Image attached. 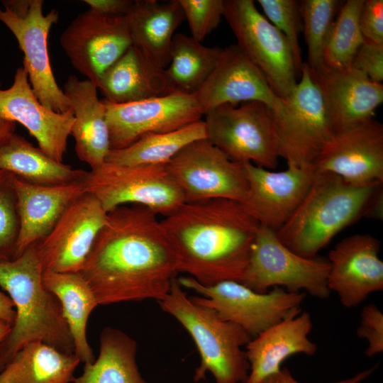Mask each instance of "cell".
<instances>
[{"instance_id": "cell-48", "label": "cell", "mask_w": 383, "mask_h": 383, "mask_svg": "<svg viewBox=\"0 0 383 383\" xmlns=\"http://www.w3.org/2000/svg\"><path fill=\"white\" fill-rule=\"evenodd\" d=\"M0 87H1V82H0Z\"/></svg>"}, {"instance_id": "cell-33", "label": "cell", "mask_w": 383, "mask_h": 383, "mask_svg": "<svg viewBox=\"0 0 383 383\" xmlns=\"http://www.w3.org/2000/svg\"><path fill=\"white\" fill-rule=\"evenodd\" d=\"M218 46L207 47L192 36L174 35L166 75L177 91L194 94L208 79L222 53Z\"/></svg>"}, {"instance_id": "cell-18", "label": "cell", "mask_w": 383, "mask_h": 383, "mask_svg": "<svg viewBox=\"0 0 383 383\" xmlns=\"http://www.w3.org/2000/svg\"><path fill=\"white\" fill-rule=\"evenodd\" d=\"M248 189L240 202L260 226L278 230L292 216L307 193L316 176L313 165L287 163L274 172L251 162H243Z\"/></svg>"}, {"instance_id": "cell-34", "label": "cell", "mask_w": 383, "mask_h": 383, "mask_svg": "<svg viewBox=\"0 0 383 383\" xmlns=\"http://www.w3.org/2000/svg\"><path fill=\"white\" fill-rule=\"evenodd\" d=\"M363 3L364 0H348L342 4L324 47L325 67L333 70L351 67L364 41L359 23Z\"/></svg>"}, {"instance_id": "cell-14", "label": "cell", "mask_w": 383, "mask_h": 383, "mask_svg": "<svg viewBox=\"0 0 383 383\" xmlns=\"http://www.w3.org/2000/svg\"><path fill=\"white\" fill-rule=\"evenodd\" d=\"M60 44L74 68L98 87L103 74L132 42L125 16L89 9L73 18L62 33Z\"/></svg>"}, {"instance_id": "cell-25", "label": "cell", "mask_w": 383, "mask_h": 383, "mask_svg": "<svg viewBox=\"0 0 383 383\" xmlns=\"http://www.w3.org/2000/svg\"><path fill=\"white\" fill-rule=\"evenodd\" d=\"M300 81L284 99L296 124L294 153L290 162L296 166L313 165L323 146L335 133L323 96L304 62Z\"/></svg>"}, {"instance_id": "cell-5", "label": "cell", "mask_w": 383, "mask_h": 383, "mask_svg": "<svg viewBox=\"0 0 383 383\" xmlns=\"http://www.w3.org/2000/svg\"><path fill=\"white\" fill-rule=\"evenodd\" d=\"M157 302L184 328L196 346L200 364L195 381L209 372L216 383L247 382L250 365L243 348L251 335L213 309L188 297L177 278L165 297Z\"/></svg>"}, {"instance_id": "cell-17", "label": "cell", "mask_w": 383, "mask_h": 383, "mask_svg": "<svg viewBox=\"0 0 383 383\" xmlns=\"http://www.w3.org/2000/svg\"><path fill=\"white\" fill-rule=\"evenodd\" d=\"M316 173L354 185L383 183V126L371 118L336 132L313 162Z\"/></svg>"}, {"instance_id": "cell-9", "label": "cell", "mask_w": 383, "mask_h": 383, "mask_svg": "<svg viewBox=\"0 0 383 383\" xmlns=\"http://www.w3.org/2000/svg\"><path fill=\"white\" fill-rule=\"evenodd\" d=\"M85 192L108 213L128 204L167 216L185 202L165 165H121L105 162L83 179Z\"/></svg>"}, {"instance_id": "cell-10", "label": "cell", "mask_w": 383, "mask_h": 383, "mask_svg": "<svg viewBox=\"0 0 383 383\" xmlns=\"http://www.w3.org/2000/svg\"><path fill=\"white\" fill-rule=\"evenodd\" d=\"M177 281L183 288L201 296L192 299L215 310L223 319L245 330L252 338L272 326L301 312L306 293L274 287L259 293L236 281H225L211 286L199 284L189 276Z\"/></svg>"}, {"instance_id": "cell-40", "label": "cell", "mask_w": 383, "mask_h": 383, "mask_svg": "<svg viewBox=\"0 0 383 383\" xmlns=\"http://www.w3.org/2000/svg\"><path fill=\"white\" fill-rule=\"evenodd\" d=\"M351 67L362 72L374 82L383 81V44L364 38Z\"/></svg>"}, {"instance_id": "cell-36", "label": "cell", "mask_w": 383, "mask_h": 383, "mask_svg": "<svg viewBox=\"0 0 383 383\" xmlns=\"http://www.w3.org/2000/svg\"><path fill=\"white\" fill-rule=\"evenodd\" d=\"M266 18L287 38L293 53L299 75L304 62L299 43L301 30L299 1L295 0H258Z\"/></svg>"}, {"instance_id": "cell-28", "label": "cell", "mask_w": 383, "mask_h": 383, "mask_svg": "<svg viewBox=\"0 0 383 383\" xmlns=\"http://www.w3.org/2000/svg\"><path fill=\"white\" fill-rule=\"evenodd\" d=\"M43 283L59 300L73 339L74 354L84 364L95 357L87 338V325L98 306L94 294L80 272H43Z\"/></svg>"}, {"instance_id": "cell-19", "label": "cell", "mask_w": 383, "mask_h": 383, "mask_svg": "<svg viewBox=\"0 0 383 383\" xmlns=\"http://www.w3.org/2000/svg\"><path fill=\"white\" fill-rule=\"evenodd\" d=\"M380 243L368 234L350 235L328 252V289L346 308H354L373 292L383 289Z\"/></svg>"}, {"instance_id": "cell-8", "label": "cell", "mask_w": 383, "mask_h": 383, "mask_svg": "<svg viewBox=\"0 0 383 383\" xmlns=\"http://www.w3.org/2000/svg\"><path fill=\"white\" fill-rule=\"evenodd\" d=\"M1 4L0 21L23 53V68L36 97L54 111L70 110V102L55 78L48 51L49 33L58 21V11L53 9L45 14L43 0H3Z\"/></svg>"}, {"instance_id": "cell-38", "label": "cell", "mask_w": 383, "mask_h": 383, "mask_svg": "<svg viewBox=\"0 0 383 383\" xmlns=\"http://www.w3.org/2000/svg\"><path fill=\"white\" fill-rule=\"evenodd\" d=\"M187 20L191 36L201 42L223 17V0H178Z\"/></svg>"}, {"instance_id": "cell-2", "label": "cell", "mask_w": 383, "mask_h": 383, "mask_svg": "<svg viewBox=\"0 0 383 383\" xmlns=\"http://www.w3.org/2000/svg\"><path fill=\"white\" fill-rule=\"evenodd\" d=\"M160 224L178 272L204 286L242 282L260 226L239 201L224 199L184 202Z\"/></svg>"}, {"instance_id": "cell-26", "label": "cell", "mask_w": 383, "mask_h": 383, "mask_svg": "<svg viewBox=\"0 0 383 383\" xmlns=\"http://www.w3.org/2000/svg\"><path fill=\"white\" fill-rule=\"evenodd\" d=\"M97 87L103 99L115 104L140 101L177 91L165 70L152 62L133 45L103 74Z\"/></svg>"}, {"instance_id": "cell-32", "label": "cell", "mask_w": 383, "mask_h": 383, "mask_svg": "<svg viewBox=\"0 0 383 383\" xmlns=\"http://www.w3.org/2000/svg\"><path fill=\"white\" fill-rule=\"evenodd\" d=\"M206 138L201 119L181 128L143 135L130 145L110 150L106 162L121 165H166L188 144Z\"/></svg>"}, {"instance_id": "cell-1", "label": "cell", "mask_w": 383, "mask_h": 383, "mask_svg": "<svg viewBox=\"0 0 383 383\" xmlns=\"http://www.w3.org/2000/svg\"><path fill=\"white\" fill-rule=\"evenodd\" d=\"M157 215L123 205L108 212L79 272L98 305L165 297L178 272L174 251Z\"/></svg>"}, {"instance_id": "cell-16", "label": "cell", "mask_w": 383, "mask_h": 383, "mask_svg": "<svg viewBox=\"0 0 383 383\" xmlns=\"http://www.w3.org/2000/svg\"><path fill=\"white\" fill-rule=\"evenodd\" d=\"M107 216L90 194L74 200L51 231L35 243L43 272H79Z\"/></svg>"}, {"instance_id": "cell-31", "label": "cell", "mask_w": 383, "mask_h": 383, "mask_svg": "<svg viewBox=\"0 0 383 383\" xmlns=\"http://www.w3.org/2000/svg\"><path fill=\"white\" fill-rule=\"evenodd\" d=\"M137 343L123 331L107 327L99 337V354L84 364L82 374L74 383H148L136 362Z\"/></svg>"}, {"instance_id": "cell-7", "label": "cell", "mask_w": 383, "mask_h": 383, "mask_svg": "<svg viewBox=\"0 0 383 383\" xmlns=\"http://www.w3.org/2000/svg\"><path fill=\"white\" fill-rule=\"evenodd\" d=\"M194 95L204 115L226 104L262 102L273 111L279 141L288 143L294 135L295 121L284 100L237 44L223 48L215 68Z\"/></svg>"}, {"instance_id": "cell-11", "label": "cell", "mask_w": 383, "mask_h": 383, "mask_svg": "<svg viewBox=\"0 0 383 383\" xmlns=\"http://www.w3.org/2000/svg\"><path fill=\"white\" fill-rule=\"evenodd\" d=\"M223 18L237 45L260 70L274 92L289 97L299 75L284 35L255 6L252 0H223Z\"/></svg>"}, {"instance_id": "cell-12", "label": "cell", "mask_w": 383, "mask_h": 383, "mask_svg": "<svg viewBox=\"0 0 383 383\" xmlns=\"http://www.w3.org/2000/svg\"><path fill=\"white\" fill-rule=\"evenodd\" d=\"M329 270L328 260L295 253L278 239L275 231L260 226L241 283L259 293L282 287L326 299L330 294Z\"/></svg>"}, {"instance_id": "cell-45", "label": "cell", "mask_w": 383, "mask_h": 383, "mask_svg": "<svg viewBox=\"0 0 383 383\" xmlns=\"http://www.w3.org/2000/svg\"><path fill=\"white\" fill-rule=\"evenodd\" d=\"M15 317L16 310L11 299L0 290V320L12 325Z\"/></svg>"}, {"instance_id": "cell-43", "label": "cell", "mask_w": 383, "mask_h": 383, "mask_svg": "<svg viewBox=\"0 0 383 383\" xmlns=\"http://www.w3.org/2000/svg\"><path fill=\"white\" fill-rule=\"evenodd\" d=\"M90 9L109 16H126L133 1L131 0H84Z\"/></svg>"}, {"instance_id": "cell-4", "label": "cell", "mask_w": 383, "mask_h": 383, "mask_svg": "<svg viewBox=\"0 0 383 383\" xmlns=\"http://www.w3.org/2000/svg\"><path fill=\"white\" fill-rule=\"evenodd\" d=\"M382 184L354 185L330 173H316L307 193L289 219L275 231L295 253L316 257L342 229L364 215Z\"/></svg>"}, {"instance_id": "cell-37", "label": "cell", "mask_w": 383, "mask_h": 383, "mask_svg": "<svg viewBox=\"0 0 383 383\" xmlns=\"http://www.w3.org/2000/svg\"><path fill=\"white\" fill-rule=\"evenodd\" d=\"M13 174L0 170V262L13 259L19 230Z\"/></svg>"}, {"instance_id": "cell-23", "label": "cell", "mask_w": 383, "mask_h": 383, "mask_svg": "<svg viewBox=\"0 0 383 383\" xmlns=\"http://www.w3.org/2000/svg\"><path fill=\"white\" fill-rule=\"evenodd\" d=\"M97 89L91 81L74 74L68 76L62 89L74 113L70 135L75 152L91 170L104 164L111 150L106 107L98 98Z\"/></svg>"}, {"instance_id": "cell-30", "label": "cell", "mask_w": 383, "mask_h": 383, "mask_svg": "<svg viewBox=\"0 0 383 383\" xmlns=\"http://www.w3.org/2000/svg\"><path fill=\"white\" fill-rule=\"evenodd\" d=\"M40 341L23 345L0 372V383H70L80 362Z\"/></svg>"}, {"instance_id": "cell-42", "label": "cell", "mask_w": 383, "mask_h": 383, "mask_svg": "<svg viewBox=\"0 0 383 383\" xmlns=\"http://www.w3.org/2000/svg\"><path fill=\"white\" fill-rule=\"evenodd\" d=\"M376 367H372L360 372L357 373L354 376L337 382L331 383H360L367 378L375 370ZM260 383H301L297 381L292 374L291 372L287 368H281L279 371L274 373L264 379Z\"/></svg>"}, {"instance_id": "cell-15", "label": "cell", "mask_w": 383, "mask_h": 383, "mask_svg": "<svg viewBox=\"0 0 383 383\" xmlns=\"http://www.w3.org/2000/svg\"><path fill=\"white\" fill-rule=\"evenodd\" d=\"M102 101L106 107L111 150L126 148L146 134L181 128L204 116L195 95L179 91L123 104Z\"/></svg>"}, {"instance_id": "cell-41", "label": "cell", "mask_w": 383, "mask_h": 383, "mask_svg": "<svg viewBox=\"0 0 383 383\" xmlns=\"http://www.w3.org/2000/svg\"><path fill=\"white\" fill-rule=\"evenodd\" d=\"M359 23L364 38L383 44V1L364 0Z\"/></svg>"}, {"instance_id": "cell-46", "label": "cell", "mask_w": 383, "mask_h": 383, "mask_svg": "<svg viewBox=\"0 0 383 383\" xmlns=\"http://www.w3.org/2000/svg\"><path fill=\"white\" fill-rule=\"evenodd\" d=\"M16 123L3 118L0 115V143L14 133Z\"/></svg>"}, {"instance_id": "cell-47", "label": "cell", "mask_w": 383, "mask_h": 383, "mask_svg": "<svg viewBox=\"0 0 383 383\" xmlns=\"http://www.w3.org/2000/svg\"><path fill=\"white\" fill-rule=\"evenodd\" d=\"M12 325L5 321L0 320V344L9 334Z\"/></svg>"}, {"instance_id": "cell-21", "label": "cell", "mask_w": 383, "mask_h": 383, "mask_svg": "<svg viewBox=\"0 0 383 383\" xmlns=\"http://www.w3.org/2000/svg\"><path fill=\"white\" fill-rule=\"evenodd\" d=\"M309 72L323 96L335 133L373 118L383 101L382 83L373 82L352 67L333 70L323 66Z\"/></svg>"}, {"instance_id": "cell-27", "label": "cell", "mask_w": 383, "mask_h": 383, "mask_svg": "<svg viewBox=\"0 0 383 383\" xmlns=\"http://www.w3.org/2000/svg\"><path fill=\"white\" fill-rule=\"evenodd\" d=\"M132 45L157 66L166 69L174 31L184 19L178 0H136L126 14Z\"/></svg>"}, {"instance_id": "cell-35", "label": "cell", "mask_w": 383, "mask_h": 383, "mask_svg": "<svg viewBox=\"0 0 383 383\" xmlns=\"http://www.w3.org/2000/svg\"><path fill=\"white\" fill-rule=\"evenodd\" d=\"M338 0H304L299 9L306 43L308 48L306 65L311 70L323 65L324 47L341 6Z\"/></svg>"}, {"instance_id": "cell-39", "label": "cell", "mask_w": 383, "mask_h": 383, "mask_svg": "<svg viewBox=\"0 0 383 383\" xmlns=\"http://www.w3.org/2000/svg\"><path fill=\"white\" fill-rule=\"evenodd\" d=\"M357 335L367 342L365 354L372 357L383 352V314L373 304L366 305L360 313Z\"/></svg>"}, {"instance_id": "cell-3", "label": "cell", "mask_w": 383, "mask_h": 383, "mask_svg": "<svg viewBox=\"0 0 383 383\" xmlns=\"http://www.w3.org/2000/svg\"><path fill=\"white\" fill-rule=\"evenodd\" d=\"M43 268L35 243L18 257L0 262V287L11 299L16 317L0 344V372L26 344L40 341L74 353V345L61 304L43 283Z\"/></svg>"}, {"instance_id": "cell-6", "label": "cell", "mask_w": 383, "mask_h": 383, "mask_svg": "<svg viewBox=\"0 0 383 383\" xmlns=\"http://www.w3.org/2000/svg\"><path fill=\"white\" fill-rule=\"evenodd\" d=\"M206 138L231 160L276 167L280 147L273 111L260 101L221 105L204 114Z\"/></svg>"}, {"instance_id": "cell-20", "label": "cell", "mask_w": 383, "mask_h": 383, "mask_svg": "<svg viewBox=\"0 0 383 383\" xmlns=\"http://www.w3.org/2000/svg\"><path fill=\"white\" fill-rule=\"evenodd\" d=\"M0 115L22 124L42 151L62 162L74 122L73 111L60 113L43 106L34 94L23 67L16 70L11 87L0 89Z\"/></svg>"}, {"instance_id": "cell-29", "label": "cell", "mask_w": 383, "mask_h": 383, "mask_svg": "<svg viewBox=\"0 0 383 383\" xmlns=\"http://www.w3.org/2000/svg\"><path fill=\"white\" fill-rule=\"evenodd\" d=\"M0 170L28 182L45 185L82 181L87 174L55 160L15 133L0 143Z\"/></svg>"}, {"instance_id": "cell-24", "label": "cell", "mask_w": 383, "mask_h": 383, "mask_svg": "<svg viewBox=\"0 0 383 383\" xmlns=\"http://www.w3.org/2000/svg\"><path fill=\"white\" fill-rule=\"evenodd\" d=\"M313 324L309 313L301 312L268 328L245 347L250 365L246 383H260L277 372L282 364L296 354L313 355L317 345L309 338Z\"/></svg>"}, {"instance_id": "cell-44", "label": "cell", "mask_w": 383, "mask_h": 383, "mask_svg": "<svg viewBox=\"0 0 383 383\" xmlns=\"http://www.w3.org/2000/svg\"><path fill=\"white\" fill-rule=\"evenodd\" d=\"M379 185L369 200L364 215L374 219H382L383 215V192Z\"/></svg>"}, {"instance_id": "cell-22", "label": "cell", "mask_w": 383, "mask_h": 383, "mask_svg": "<svg viewBox=\"0 0 383 383\" xmlns=\"http://www.w3.org/2000/svg\"><path fill=\"white\" fill-rule=\"evenodd\" d=\"M82 181L45 185L30 183L13 175L11 184L16 197L19 221L13 259L43 238L68 206L85 193Z\"/></svg>"}, {"instance_id": "cell-13", "label": "cell", "mask_w": 383, "mask_h": 383, "mask_svg": "<svg viewBox=\"0 0 383 383\" xmlns=\"http://www.w3.org/2000/svg\"><path fill=\"white\" fill-rule=\"evenodd\" d=\"M165 166L185 202L216 199L241 202L248 189L243 163L231 160L207 138L188 144Z\"/></svg>"}]
</instances>
